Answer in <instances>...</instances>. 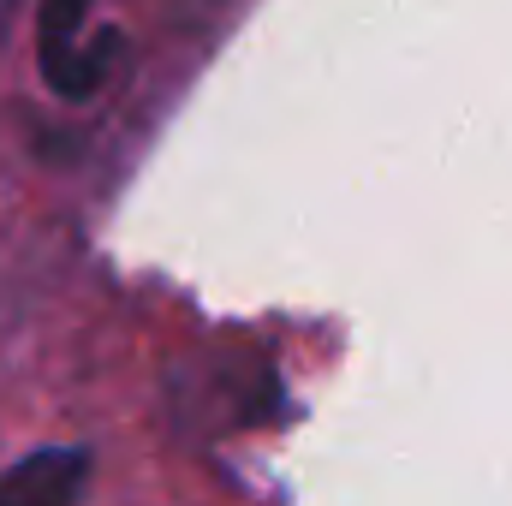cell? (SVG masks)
<instances>
[{
	"label": "cell",
	"instance_id": "2",
	"mask_svg": "<svg viewBox=\"0 0 512 506\" xmlns=\"http://www.w3.org/2000/svg\"><path fill=\"white\" fill-rule=\"evenodd\" d=\"M114 60H120V30H96L90 42H72V48H60L54 60H42V78H48L54 96L84 102V96H96V90L108 84V66H114Z\"/></svg>",
	"mask_w": 512,
	"mask_h": 506
},
{
	"label": "cell",
	"instance_id": "1",
	"mask_svg": "<svg viewBox=\"0 0 512 506\" xmlns=\"http://www.w3.org/2000/svg\"><path fill=\"white\" fill-rule=\"evenodd\" d=\"M90 453L84 447H48L0 471V506H72L84 495Z\"/></svg>",
	"mask_w": 512,
	"mask_h": 506
},
{
	"label": "cell",
	"instance_id": "3",
	"mask_svg": "<svg viewBox=\"0 0 512 506\" xmlns=\"http://www.w3.org/2000/svg\"><path fill=\"white\" fill-rule=\"evenodd\" d=\"M96 0H42V60H54L60 48L78 42V24L90 18Z\"/></svg>",
	"mask_w": 512,
	"mask_h": 506
}]
</instances>
